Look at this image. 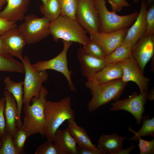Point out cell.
<instances>
[{
    "label": "cell",
    "mask_w": 154,
    "mask_h": 154,
    "mask_svg": "<svg viewBox=\"0 0 154 154\" xmlns=\"http://www.w3.org/2000/svg\"><path fill=\"white\" fill-rule=\"evenodd\" d=\"M0 54L10 56L6 50L1 36H0Z\"/></svg>",
    "instance_id": "cell-40"
},
{
    "label": "cell",
    "mask_w": 154,
    "mask_h": 154,
    "mask_svg": "<svg viewBox=\"0 0 154 154\" xmlns=\"http://www.w3.org/2000/svg\"><path fill=\"white\" fill-rule=\"evenodd\" d=\"M6 2V0H0V9Z\"/></svg>",
    "instance_id": "cell-43"
},
{
    "label": "cell",
    "mask_w": 154,
    "mask_h": 154,
    "mask_svg": "<svg viewBox=\"0 0 154 154\" xmlns=\"http://www.w3.org/2000/svg\"><path fill=\"white\" fill-rule=\"evenodd\" d=\"M77 150L78 154H106L102 149L98 147L93 148L89 147L77 145Z\"/></svg>",
    "instance_id": "cell-38"
},
{
    "label": "cell",
    "mask_w": 154,
    "mask_h": 154,
    "mask_svg": "<svg viewBox=\"0 0 154 154\" xmlns=\"http://www.w3.org/2000/svg\"><path fill=\"white\" fill-rule=\"evenodd\" d=\"M71 103L70 96L57 102L46 100L44 111V134L48 140L53 142L55 132L59 127L66 120L75 119Z\"/></svg>",
    "instance_id": "cell-1"
},
{
    "label": "cell",
    "mask_w": 154,
    "mask_h": 154,
    "mask_svg": "<svg viewBox=\"0 0 154 154\" xmlns=\"http://www.w3.org/2000/svg\"><path fill=\"white\" fill-rule=\"evenodd\" d=\"M94 1L99 17L100 32L110 33L128 28L135 21L138 15V13L135 12L127 15H119L108 9L105 0Z\"/></svg>",
    "instance_id": "cell-4"
},
{
    "label": "cell",
    "mask_w": 154,
    "mask_h": 154,
    "mask_svg": "<svg viewBox=\"0 0 154 154\" xmlns=\"http://www.w3.org/2000/svg\"><path fill=\"white\" fill-rule=\"evenodd\" d=\"M146 99L149 101L154 100V89L153 88L149 91L147 92L146 95Z\"/></svg>",
    "instance_id": "cell-41"
},
{
    "label": "cell",
    "mask_w": 154,
    "mask_h": 154,
    "mask_svg": "<svg viewBox=\"0 0 154 154\" xmlns=\"http://www.w3.org/2000/svg\"><path fill=\"white\" fill-rule=\"evenodd\" d=\"M122 75V69L119 62L108 64L87 78L85 85L90 90L98 85L121 78Z\"/></svg>",
    "instance_id": "cell-15"
},
{
    "label": "cell",
    "mask_w": 154,
    "mask_h": 154,
    "mask_svg": "<svg viewBox=\"0 0 154 154\" xmlns=\"http://www.w3.org/2000/svg\"></svg>",
    "instance_id": "cell-46"
},
{
    "label": "cell",
    "mask_w": 154,
    "mask_h": 154,
    "mask_svg": "<svg viewBox=\"0 0 154 154\" xmlns=\"http://www.w3.org/2000/svg\"><path fill=\"white\" fill-rule=\"evenodd\" d=\"M119 63L122 70V80L127 83L133 82L138 87L140 93H147L150 78L144 76L131 54Z\"/></svg>",
    "instance_id": "cell-11"
},
{
    "label": "cell",
    "mask_w": 154,
    "mask_h": 154,
    "mask_svg": "<svg viewBox=\"0 0 154 154\" xmlns=\"http://www.w3.org/2000/svg\"><path fill=\"white\" fill-rule=\"evenodd\" d=\"M62 41L63 49L58 55L48 60L37 62L32 65L35 70L38 71L52 70L62 73L66 78L70 89L72 91H76V88L71 78L73 72L70 70L68 68L67 57L68 51L73 42L64 40Z\"/></svg>",
    "instance_id": "cell-8"
},
{
    "label": "cell",
    "mask_w": 154,
    "mask_h": 154,
    "mask_svg": "<svg viewBox=\"0 0 154 154\" xmlns=\"http://www.w3.org/2000/svg\"><path fill=\"white\" fill-rule=\"evenodd\" d=\"M1 145H2V143L1 140H0V147L1 146Z\"/></svg>",
    "instance_id": "cell-45"
},
{
    "label": "cell",
    "mask_w": 154,
    "mask_h": 154,
    "mask_svg": "<svg viewBox=\"0 0 154 154\" xmlns=\"http://www.w3.org/2000/svg\"><path fill=\"white\" fill-rule=\"evenodd\" d=\"M135 147V145H132L127 148L123 149L122 148L117 153V154H129Z\"/></svg>",
    "instance_id": "cell-39"
},
{
    "label": "cell",
    "mask_w": 154,
    "mask_h": 154,
    "mask_svg": "<svg viewBox=\"0 0 154 154\" xmlns=\"http://www.w3.org/2000/svg\"><path fill=\"white\" fill-rule=\"evenodd\" d=\"M40 0L42 2V3H45L46 2V1H47V0Z\"/></svg>",
    "instance_id": "cell-44"
},
{
    "label": "cell",
    "mask_w": 154,
    "mask_h": 154,
    "mask_svg": "<svg viewBox=\"0 0 154 154\" xmlns=\"http://www.w3.org/2000/svg\"><path fill=\"white\" fill-rule=\"evenodd\" d=\"M1 37L9 54L18 58L22 61L23 49L27 43L25 36L19 28H13Z\"/></svg>",
    "instance_id": "cell-14"
},
{
    "label": "cell",
    "mask_w": 154,
    "mask_h": 154,
    "mask_svg": "<svg viewBox=\"0 0 154 154\" xmlns=\"http://www.w3.org/2000/svg\"><path fill=\"white\" fill-rule=\"evenodd\" d=\"M111 5L112 11L115 12L120 11L124 7L129 6L126 0H107Z\"/></svg>",
    "instance_id": "cell-37"
},
{
    "label": "cell",
    "mask_w": 154,
    "mask_h": 154,
    "mask_svg": "<svg viewBox=\"0 0 154 154\" xmlns=\"http://www.w3.org/2000/svg\"><path fill=\"white\" fill-rule=\"evenodd\" d=\"M41 13L52 22L60 15L61 9L58 0H47L39 7Z\"/></svg>",
    "instance_id": "cell-26"
},
{
    "label": "cell",
    "mask_w": 154,
    "mask_h": 154,
    "mask_svg": "<svg viewBox=\"0 0 154 154\" xmlns=\"http://www.w3.org/2000/svg\"><path fill=\"white\" fill-rule=\"evenodd\" d=\"M128 29L107 33L98 32L90 34V38L100 46L106 58L122 43Z\"/></svg>",
    "instance_id": "cell-12"
},
{
    "label": "cell",
    "mask_w": 154,
    "mask_h": 154,
    "mask_svg": "<svg viewBox=\"0 0 154 154\" xmlns=\"http://www.w3.org/2000/svg\"><path fill=\"white\" fill-rule=\"evenodd\" d=\"M49 29L50 34L52 35L53 40L56 42L62 39L78 43L84 47L90 40L87 31L76 20L64 15H60L51 22Z\"/></svg>",
    "instance_id": "cell-3"
},
{
    "label": "cell",
    "mask_w": 154,
    "mask_h": 154,
    "mask_svg": "<svg viewBox=\"0 0 154 154\" xmlns=\"http://www.w3.org/2000/svg\"><path fill=\"white\" fill-rule=\"evenodd\" d=\"M7 4L0 17L15 23L24 19L30 0H6Z\"/></svg>",
    "instance_id": "cell-19"
},
{
    "label": "cell",
    "mask_w": 154,
    "mask_h": 154,
    "mask_svg": "<svg viewBox=\"0 0 154 154\" xmlns=\"http://www.w3.org/2000/svg\"><path fill=\"white\" fill-rule=\"evenodd\" d=\"M29 136L28 133L25 130L21 127H17L15 133L12 136V140L18 154L24 153L25 143L27 138Z\"/></svg>",
    "instance_id": "cell-28"
},
{
    "label": "cell",
    "mask_w": 154,
    "mask_h": 154,
    "mask_svg": "<svg viewBox=\"0 0 154 154\" xmlns=\"http://www.w3.org/2000/svg\"><path fill=\"white\" fill-rule=\"evenodd\" d=\"M5 102L4 115L5 121V133L12 136L17 128L18 119V112L15 100L13 96L8 91L3 92Z\"/></svg>",
    "instance_id": "cell-17"
},
{
    "label": "cell",
    "mask_w": 154,
    "mask_h": 154,
    "mask_svg": "<svg viewBox=\"0 0 154 154\" xmlns=\"http://www.w3.org/2000/svg\"><path fill=\"white\" fill-rule=\"evenodd\" d=\"M78 0H58L60 5V15L75 19V14Z\"/></svg>",
    "instance_id": "cell-29"
},
{
    "label": "cell",
    "mask_w": 154,
    "mask_h": 154,
    "mask_svg": "<svg viewBox=\"0 0 154 154\" xmlns=\"http://www.w3.org/2000/svg\"><path fill=\"white\" fill-rule=\"evenodd\" d=\"M35 154H59L54 144L50 141H47L39 145L35 151Z\"/></svg>",
    "instance_id": "cell-32"
},
{
    "label": "cell",
    "mask_w": 154,
    "mask_h": 154,
    "mask_svg": "<svg viewBox=\"0 0 154 154\" xmlns=\"http://www.w3.org/2000/svg\"><path fill=\"white\" fill-rule=\"evenodd\" d=\"M142 121V127L138 131H135L130 127L128 129L129 131L134 133L133 136L129 139V141H137L139 138L146 136L151 135L154 138V117L150 119L148 116L145 115L143 116Z\"/></svg>",
    "instance_id": "cell-25"
},
{
    "label": "cell",
    "mask_w": 154,
    "mask_h": 154,
    "mask_svg": "<svg viewBox=\"0 0 154 154\" xmlns=\"http://www.w3.org/2000/svg\"><path fill=\"white\" fill-rule=\"evenodd\" d=\"M48 91L42 86L39 97H33L32 104L24 105V117L21 128L29 136L39 133L44 137V109Z\"/></svg>",
    "instance_id": "cell-2"
},
{
    "label": "cell",
    "mask_w": 154,
    "mask_h": 154,
    "mask_svg": "<svg viewBox=\"0 0 154 154\" xmlns=\"http://www.w3.org/2000/svg\"><path fill=\"white\" fill-rule=\"evenodd\" d=\"M138 145L140 154H153L154 153V139L148 141L139 138Z\"/></svg>",
    "instance_id": "cell-34"
},
{
    "label": "cell",
    "mask_w": 154,
    "mask_h": 154,
    "mask_svg": "<svg viewBox=\"0 0 154 154\" xmlns=\"http://www.w3.org/2000/svg\"><path fill=\"white\" fill-rule=\"evenodd\" d=\"M148 10L146 16V30L145 35L152 36L154 34V5L153 4Z\"/></svg>",
    "instance_id": "cell-33"
},
{
    "label": "cell",
    "mask_w": 154,
    "mask_h": 154,
    "mask_svg": "<svg viewBox=\"0 0 154 154\" xmlns=\"http://www.w3.org/2000/svg\"><path fill=\"white\" fill-rule=\"evenodd\" d=\"M24 22L18 27L25 36L28 44L38 42L50 34L49 26L50 21L44 16L38 18L34 15L25 16Z\"/></svg>",
    "instance_id": "cell-7"
},
{
    "label": "cell",
    "mask_w": 154,
    "mask_h": 154,
    "mask_svg": "<svg viewBox=\"0 0 154 154\" xmlns=\"http://www.w3.org/2000/svg\"><path fill=\"white\" fill-rule=\"evenodd\" d=\"M0 138L2 145L0 147V154H18L13 143L11 135L5 133Z\"/></svg>",
    "instance_id": "cell-30"
},
{
    "label": "cell",
    "mask_w": 154,
    "mask_h": 154,
    "mask_svg": "<svg viewBox=\"0 0 154 154\" xmlns=\"http://www.w3.org/2000/svg\"><path fill=\"white\" fill-rule=\"evenodd\" d=\"M85 52L88 54L102 59H105L106 57L100 46L97 42L90 39L88 44L83 47Z\"/></svg>",
    "instance_id": "cell-31"
},
{
    "label": "cell",
    "mask_w": 154,
    "mask_h": 154,
    "mask_svg": "<svg viewBox=\"0 0 154 154\" xmlns=\"http://www.w3.org/2000/svg\"><path fill=\"white\" fill-rule=\"evenodd\" d=\"M126 137L113 133L110 135L104 134L97 141V147L106 154H117L123 146V142Z\"/></svg>",
    "instance_id": "cell-21"
},
{
    "label": "cell",
    "mask_w": 154,
    "mask_h": 154,
    "mask_svg": "<svg viewBox=\"0 0 154 154\" xmlns=\"http://www.w3.org/2000/svg\"><path fill=\"white\" fill-rule=\"evenodd\" d=\"M147 93L135 92L127 98L117 100L111 104L110 110H124L130 113L136 119V123L141 125L143 114L144 113Z\"/></svg>",
    "instance_id": "cell-10"
},
{
    "label": "cell",
    "mask_w": 154,
    "mask_h": 154,
    "mask_svg": "<svg viewBox=\"0 0 154 154\" xmlns=\"http://www.w3.org/2000/svg\"><path fill=\"white\" fill-rule=\"evenodd\" d=\"M77 57L82 75L87 78L99 71L106 64L105 59H102L87 54L82 48L78 50Z\"/></svg>",
    "instance_id": "cell-18"
},
{
    "label": "cell",
    "mask_w": 154,
    "mask_h": 154,
    "mask_svg": "<svg viewBox=\"0 0 154 154\" xmlns=\"http://www.w3.org/2000/svg\"><path fill=\"white\" fill-rule=\"evenodd\" d=\"M75 19L89 34L99 32L100 23L93 0H78Z\"/></svg>",
    "instance_id": "cell-9"
},
{
    "label": "cell",
    "mask_w": 154,
    "mask_h": 154,
    "mask_svg": "<svg viewBox=\"0 0 154 154\" xmlns=\"http://www.w3.org/2000/svg\"><path fill=\"white\" fill-rule=\"evenodd\" d=\"M0 71L23 73L25 70L22 62L16 60L12 56L0 54Z\"/></svg>",
    "instance_id": "cell-27"
},
{
    "label": "cell",
    "mask_w": 154,
    "mask_h": 154,
    "mask_svg": "<svg viewBox=\"0 0 154 154\" xmlns=\"http://www.w3.org/2000/svg\"><path fill=\"white\" fill-rule=\"evenodd\" d=\"M141 0H133L134 3H137ZM154 0H147V6H150L153 4Z\"/></svg>",
    "instance_id": "cell-42"
},
{
    "label": "cell",
    "mask_w": 154,
    "mask_h": 154,
    "mask_svg": "<svg viewBox=\"0 0 154 154\" xmlns=\"http://www.w3.org/2000/svg\"><path fill=\"white\" fill-rule=\"evenodd\" d=\"M17 27L16 23L10 21L0 17V36L11 29Z\"/></svg>",
    "instance_id": "cell-36"
},
{
    "label": "cell",
    "mask_w": 154,
    "mask_h": 154,
    "mask_svg": "<svg viewBox=\"0 0 154 154\" xmlns=\"http://www.w3.org/2000/svg\"><path fill=\"white\" fill-rule=\"evenodd\" d=\"M5 99V97L0 99V137H1L5 133V121L4 115V109Z\"/></svg>",
    "instance_id": "cell-35"
},
{
    "label": "cell",
    "mask_w": 154,
    "mask_h": 154,
    "mask_svg": "<svg viewBox=\"0 0 154 154\" xmlns=\"http://www.w3.org/2000/svg\"><path fill=\"white\" fill-rule=\"evenodd\" d=\"M154 37L144 35L133 46L131 54L142 72L149 61L154 57Z\"/></svg>",
    "instance_id": "cell-13"
},
{
    "label": "cell",
    "mask_w": 154,
    "mask_h": 154,
    "mask_svg": "<svg viewBox=\"0 0 154 154\" xmlns=\"http://www.w3.org/2000/svg\"><path fill=\"white\" fill-rule=\"evenodd\" d=\"M22 62L25 74L23 81V103L24 105L29 104L32 98L39 97L42 84L48 80V75L47 70H35L27 56L23 57Z\"/></svg>",
    "instance_id": "cell-6"
},
{
    "label": "cell",
    "mask_w": 154,
    "mask_h": 154,
    "mask_svg": "<svg viewBox=\"0 0 154 154\" xmlns=\"http://www.w3.org/2000/svg\"><path fill=\"white\" fill-rule=\"evenodd\" d=\"M4 82L5 84V90L10 92L15 100L18 112V119L17 123V127H21L22 123L21 114L22 108L23 104V81L15 82L11 80L9 77L7 76L4 79Z\"/></svg>",
    "instance_id": "cell-22"
},
{
    "label": "cell",
    "mask_w": 154,
    "mask_h": 154,
    "mask_svg": "<svg viewBox=\"0 0 154 154\" xmlns=\"http://www.w3.org/2000/svg\"><path fill=\"white\" fill-rule=\"evenodd\" d=\"M134 46L130 43L123 42L105 59L107 64L117 63L129 58L131 55Z\"/></svg>",
    "instance_id": "cell-24"
},
{
    "label": "cell",
    "mask_w": 154,
    "mask_h": 154,
    "mask_svg": "<svg viewBox=\"0 0 154 154\" xmlns=\"http://www.w3.org/2000/svg\"><path fill=\"white\" fill-rule=\"evenodd\" d=\"M127 83L121 78L101 84L90 89L92 97L87 104L88 110L92 112L101 106L120 98Z\"/></svg>",
    "instance_id": "cell-5"
},
{
    "label": "cell",
    "mask_w": 154,
    "mask_h": 154,
    "mask_svg": "<svg viewBox=\"0 0 154 154\" xmlns=\"http://www.w3.org/2000/svg\"><path fill=\"white\" fill-rule=\"evenodd\" d=\"M147 0H141V8L134 23L128 29L123 41L134 45L145 33L146 30V16L147 11Z\"/></svg>",
    "instance_id": "cell-16"
},
{
    "label": "cell",
    "mask_w": 154,
    "mask_h": 154,
    "mask_svg": "<svg viewBox=\"0 0 154 154\" xmlns=\"http://www.w3.org/2000/svg\"><path fill=\"white\" fill-rule=\"evenodd\" d=\"M53 142L59 154H78L77 144L67 128L58 129L55 132Z\"/></svg>",
    "instance_id": "cell-20"
},
{
    "label": "cell",
    "mask_w": 154,
    "mask_h": 154,
    "mask_svg": "<svg viewBox=\"0 0 154 154\" xmlns=\"http://www.w3.org/2000/svg\"><path fill=\"white\" fill-rule=\"evenodd\" d=\"M67 121V128L78 145L93 148L97 147L92 143L85 129L78 126L74 119H69Z\"/></svg>",
    "instance_id": "cell-23"
}]
</instances>
